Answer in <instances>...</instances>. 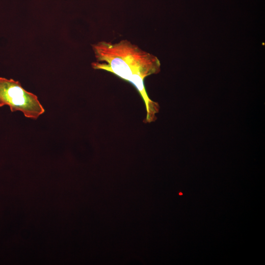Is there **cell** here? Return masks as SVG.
<instances>
[{
    "instance_id": "cell-2",
    "label": "cell",
    "mask_w": 265,
    "mask_h": 265,
    "mask_svg": "<svg viewBox=\"0 0 265 265\" xmlns=\"http://www.w3.org/2000/svg\"><path fill=\"white\" fill-rule=\"evenodd\" d=\"M5 105L11 112L21 111L35 120L45 112L37 96L23 88L19 81L0 78V107Z\"/></svg>"
},
{
    "instance_id": "cell-1",
    "label": "cell",
    "mask_w": 265,
    "mask_h": 265,
    "mask_svg": "<svg viewBox=\"0 0 265 265\" xmlns=\"http://www.w3.org/2000/svg\"><path fill=\"white\" fill-rule=\"evenodd\" d=\"M92 47L96 58L92 67L109 72L132 83L145 104L144 122L155 121L159 106L148 96L144 81L146 77L159 71L160 64L157 58L127 40L117 43L102 41Z\"/></svg>"
}]
</instances>
